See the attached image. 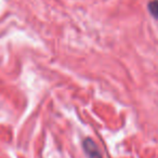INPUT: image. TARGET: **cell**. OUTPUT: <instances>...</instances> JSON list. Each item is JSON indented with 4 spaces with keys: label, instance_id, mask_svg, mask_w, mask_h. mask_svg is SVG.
Listing matches in <instances>:
<instances>
[{
    "label": "cell",
    "instance_id": "obj_1",
    "mask_svg": "<svg viewBox=\"0 0 158 158\" xmlns=\"http://www.w3.org/2000/svg\"><path fill=\"white\" fill-rule=\"evenodd\" d=\"M148 9H149V12L152 13V15H153L154 18L158 19V0H154V1L149 2Z\"/></svg>",
    "mask_w": 158,
    "mask_h": 158
}]
</instances>
